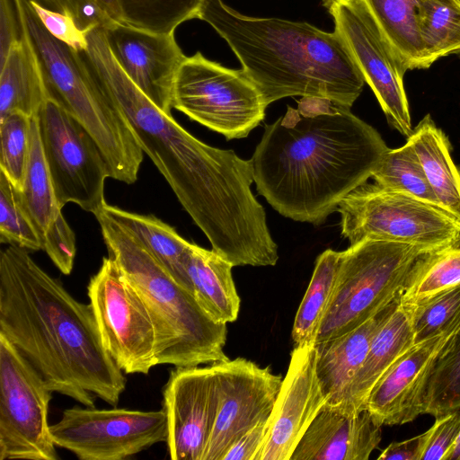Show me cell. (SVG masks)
Instances as JSON below:
<instances>
[{
    "mask_svg": "<svg viewBox=\"0 0 460 460\" xmlns=\"http://www.w3.org/2000/svg\"><path fill=\"white\" fill-rule=\"evenodd\" d=\"M388 149L350 107L302 97L265 126L251 158L253 181L281 216L319 226L371 178Z\"/></svg>",
    "mask_w": 460,
    "mask_h": 460,
    "instance_id": "obj_1",
    "label": "cell"
},
{
    "mask_svg": "<svg viewBox=\"0 0 460 460\" xmlns=\"http://www.w3.org/2000/svg\"><path fill=\"white\" fill-rule=\"evenodd\" d=\"M0 334L54 393L94 407H116L124 372L105 349L91 304L77 301L23 248L0 253Z\"/></svg>",
    "mask_w": 460,
    "mask_h": 460,
    "instance_id": "obj_2",
    "label": "cell"
},
{
    "mask_svg": "<svg viewBox=\"0 0 460 460\" xmlns=\"http://www.w3.org/2000/svg\"><path fill=\"white\" fill-rule=\"evenodd\" d=\"M199 19L228 43L265 105L289 96L321 97L351 107L365 84L346 42L307 22L243 15L204 0Z\"/></svg>",
    "mask_w": 460,
    "mask_h": 460,
    "instance_id": "obj_3",
    "label": "cell"
},
{
    "mask_svg": "<svg viewBox=\"0 0 460 460\" xmlns=\"http://www.w3.org/2000/svg\"><path fill=\"white\" fill-rule=\"evenodd\" d=\"M80 59L105 95L130 124L143 150L193 217L218 181L228 150L208 146L156 107L119 66L102 27L89 31Z\"/></svg>",
    "mask_w": 460,
    "mask_h": 460,
    "instance_id": "obj_4",
    "label": "cell"
},
{
    "mask_svg": "<svg viewBox=\"0 0 460 460\" xmlns=\"http://www.w3.org/2000/svg\"><path fill=\"white\" fill-rule=\"evenodd\" d=\"M108 256L145 303L155 331L157 365L198 367L229 359L226 323H218L129 234L101 209L94 214Z\"/></svg>",
    "mask_w": 460,
    "mask_h": 460,
    "instance_id": "obj_5",
    "label": "cell"
},
{
    "mask_svg": "<svg viewBox=\"0 0 460 460\" xmlns=\"http://www.w3.org/2000/svg\"><path fill=\"white\" fill-rule=\"evenodd\" d=\"M23 28L39 58L48 96L90 133L111 178L137 180L144 152L126 117L84 66L78 52L54 38L25 0H16Z\"/></svg>",
    "mask_w": 460,
    "mask_h": 460,
    "instance_id": "obj_6",
    "label": "cell"
},
{
    "mask_svg": "<svg viewBox=\"0 0 460 460\" xmlns=\"http://www.w3.org/2000/svg\"><path fill=\"white\" fill-rule=\"evenodd\" d=\"M429 252L414 244L372 238L341 252L333 293L314 344L357 328L390 305L416 261Z\"/></svg>",
    "mask_w": 460,
    "mask_h": 460,
    "instance_id": "obj_7",
    "label": "cell"
},
{
    "mask_svg": "<svg viewBox=\"0 0 460 460\" xmlns=\"http://www.w3.org/2000/svg\"><path fill=\"white\" fill-rule=\"evenodd\" d=\"M341 235L354 244L372 238L435 252L460 243V220L443 208L365 182L339 204Z\"/></svg>",
    "mask_w": 460,
    "mask_h": 460,
    "instance_id": "obj_8",
    "label": "cell"
},
{
    "mask_svg": "<svg viewBox=\"0 0 460 460\" xmlns=\"http://www.w3.org/2000/svg\"><path fill=\"white\" fill-rule=\"evenodd\" d=\"M172 106L227 140L246 137L263 120L267 107L242 69L226 68L200 52L181 63Z\"/></svg>",
    "mask_w": 460,
    "mask_h": 460,
    "instance_id": "obj_9",
    "label": "cell"
},
{
    "mask_svg": "<svg viewBox=\"0 0 460 460\" xmlns=\"http://www.w3.org/2000/svg\"><path fill=\"white\" fill-rule=\"evenodd\" d=\"M53 392L0 334V460H58L48 422Z\"/></svg>",
    "mask_w": 460,
    "mask_h": 460,
    "instance_id": "obj_10",
    "label": "cell"
},
{
    "mask_svg": "<svg viewBox=\"0 0 460 460\" xmlns=\"http://www.w3.org/2000/svg\"><path fill=\"white\" fill-rule=\"evenodd\" d=\"M42 150L58 201L69 202L93 215L106 203L107 163L90 133L53 100L39 114Z\"/></svg>",
    "mask_w": 460,
    "mask_h": 460,
    "instance_id": "obj_11",
    "label": "cell"
},
{
    "mask_svg": "<svg viewBox=\"0 0 460 460\" xmlns=\"http://www.w3.org/2000/svg\"><path fill=\"white\" fill-rule=\"evenodd\" d=\"M88 296L102 344L125 374H148L157 365L149 312L118 263L104 257L89 281Z\"/></svg>",
    "mask_w": 460,
    "mask_h": 460,
    "instance_id": "obj_12",
    "label": "cell"
},
{
    "mask_svg": "<svg viewBox=\"0 0 460 460\" xmlns=\"http://www.w3.org/2000/svg\"><path fill=\"white\" fill-rule=\"evenodd\" d=\"M56 446L81 460H122L168 438L167 416L158 411L73 407L50 425Z\"/></svg>",
    "mask_w": 460,
    "mask_h": 460,
    "instance_id": "obj_13",
    "label": "cell"
},
{
    "mask_svg": "<svg viewBox=\"0 0 460 460\" xmlns=\"http://www.w3.org/2000/svg\"><path fill=\"white\" fill-rule=\"evenodd\" d=\"M365 82L375 93L388 125L408 137L413 128L402 60L385 39L362 0H336L328 6Z\"/></svg>",
    "mask_w": 460,
    "mask_h": 460,
    "instance_id": "obj_14",
    "label": "cell"
},
{
    "mask_svg": "<svg viewBox=\"0 0 460 460\" xmlns=\"http://www.w3.org/2000/svg\"><path fill=\"white\" fill-rule=\"evenodd\" d=\"M210 367L217 383V410L202 460H223L245 432L269 420L283 379L269 367L243 358Z\"/></svg>",
    "mask_w": 460,
    "mask_h": 460,
    "instance_id": "obj_15",
    "label": "cell"
},
{
    "mask_svg": "<svg viewBox=\"0 0 460 460\" xmlns=\"http://www.w3.org/2000/svg\"><path fill=\"white\" fill-rule=\"evenodd\" d=\"M167 447L172 460H202L217 415V389L210 367H175L163 389Z\"/></svg>",
    "mask_w": 460,
    "mask_h": 460,
    "instance_id": "obj_16",
    "label": "cell"
},
{
    "mask_svg": "<svg viewBox=\"0 0 460 460\" xmlns=\"http://www.w3.org/2000/svg\"><path fill=\"white\" fill-rule=\"evenodd\" d=\"M316 374L314 343L294 347L258 460H290L297 444L326 404Z\"/></svg>",
    "mask_w": 460,
    "mask_h": 460,
    "instance_id": "obj_17",
    "label": "cell"
},
{
    "mask_svg": "<svg viewBox=\"0 0 460 460\" xmlns=\"http://www.w3.org/2000/svg\"><path fill=\"white\" fill-rule=\"evenodd\" d=\"M102 28L125 74L156 107L171 114L175 76L186 58L174 33H154L117 21Z\"/></svg>",
    "mask_w": 460,
    "mask_h": 460,
    "instance_id": "obj_18",
    "label": "cell"
},
{
    "mask_svg": "<svg viewBox=\"0 0 460 460\" xmlns=\"http://www.w3.org/2000/svg\"><path fill=\"white\" fill-rule=\"evenodd\" d=\"M460 328V321L413 344L381 377L365 409L380 426L402 425L423 414L427 385L442 350Z\"/></svg>",
    "mask_w": 460,
    "mask_h": 460,
    "instance_id": "obj_19",
    "label": "cell"
},
{
    "mask_svg": "<svg viewBox=\"0 0 460 460\" xmlns=\"http://www.w3.org/2000/svg\"><path fill=\"white\" fill-rule=\"evenodd\" d=\"M19 190L40 238L42 250L63 274H70L76 252L75 235L55 193L42 150L38 116L31 119L30 156L23 185Z\"/></svg>",
    "mask_w": 460,
    "mask_h": 460,
    "instance_id": "obj_20",
    "label": "cell"
},
{
    "mask_svg": "<svg viewBox=\"0 0 460 460\" xmlns=\"http://www.w3.org/2000/svg\"><path fill=\"white\" fill-rule=\"evenodd\" d=\"M382 439V426L367 409L341 413L320 411L297 444L290 460H367Z\"/></svg>",
    "mask_w": 460,
    "mask_h": 460,
    "instance_id": "obj_21",
    "label": "cell"
},
{
    "mask_svg": "<svg viewBox=\"0 0 460 460\" xmlns=\"http://www.w3.org/2000/svg\"><path fill=\"white\" fill-rule=\"evenodd\" d=\"M412 314L413 306L402 304L399 296L395 308L375 334L363 364L339 403L331 408L350 415L365 410L367 398L376 383L414 344Z\"/></svg>",
    "mask_w": 460,
    "mask_h": 460,
    "instance_id": "obj_22",
    "label": "cell"
},
{
    "mask_svg": "<svg viewBox=\"0 0 460 460\" xmlns=\"http://www.w3.org/2000/svg\"><path fill=\"white\" fill-rule=\"evenodd\" d=\"M399 296L400 294L390 305L357 328L314 344L316 374L327 400L326 405L334 407L339 403L363 364L375 334L398 304Z\"/></svg>",
    "mask_w": 460,
    "mask_h": 460,
    "instance_id": "obj_23",
    "label": "cell"
},
{
    "mask_svg": "<svg viewBox=\"0 0 460 460\" xmlns=\"http://www.w3.org/2000/svg\"><path fill=\"white\" fill-rule=\"evenodd\" d=\"M22 29L0 65V120L15 112L36 117L49 98L39 58Z\"/></svg>",
    "mask_w": 460,
    "mask_h": 460,
    "instance_id": "obj_24",
    "label": "cell"
},
{
    "mask_svg": "<svg viewBox=\"0 0 460 460\" xmlns=\"http://www.w3.org/2000/svg\"><path fill=\"white\" fill-rule=\"evenodd\" d=\"M441 208L460 220V167L452 157V145L433 120L425 115L407 137Z\"/></svg>",
    "mask_w": 460,
    "mask_h": 460,
    "instance_id": "obj_25",
    "label": "cell"
},
{
    "mask_svg": "<svg viewBox=\"0 0 460 460\" xmlns=\"http://www.w3.org/2000/svg\"><path fill=\"white\" fill-rule=\"evenodd\" d=\"M100 209L129 234L179 284L193 293L186 270L192 243L153 215L129 212L107 202Z\"/></svg>",
    "mask_w": 460,
    "mask_h": 460,
    "instance_id": "obj_26",
    "label": "cell"
},
{
    "mask_svg": "<svg viewBox=\"0 0 460 460\" xmlns=\"http://www.w3.org/2000/svg\"><path fill=\"white\" fill-rule=\"evenodd\" d=\"M233 264L213 250L191 243L186 270L192 292L201 306L218 323L234 322L240 297L232 275Z\"/></svg>",
    "mask_w": 460,
    "mask_h": 460,
    "instance_id": "obj_27",
    "label": "cell"
},
{
    "mask_svg": "<svg viewBox=\"0 0 460 460\" xmlns=\"http://www.w3.org/2000/svg\"><path fill=\"white\" fill-rule=\"evenodd\" d=\"M407 70L424 69L418 8L424 0H362Z\"/></svg>",
    "mask_w": 460,
    "mask_h": 460,
    "instance_id": "obj_28",
    "label": "cell"
},
{
    "mask_svg": "<svg viewBox=\"0 0 460 460\" xmlns=\"http://www.w3.org/2000/svg\"><path fill=\"white\" fill-rule=\"evenodd\" d=\"M341 252L327 249L316 259L314 270L296 311L291 338L294 347L314 343L330 304Z\"/></svg>",
    "mask_w": 460,
    "mask_h": 460,
    "instance_id": "obj_29",
    "label": "cell"
},
{
    "mask_svg": "<svg viewBox=\"0 0 460 460\" xmlns=\"http://www.w3.org/2000/svg\"><path fill=\"white\" fill-rule=\"evenodd\" d=\"M457 286H460V243L422 255L400 293V301L416 305Z\"/></svg>",
    "mask_w": 460,
    "mask_h": 460,
    "instance_id": "obj_30",
    "label": "cell"
},
{
    "mask_svg": "<svg viewBox=\"0 0 460 460\" xmlns=\"http://www.w3.org/2000/svg\"><path fill=\"white\" fill-rule=\"evenodd\" d=\"M423 68L460 52V5L455 0H424L418 8Z\"/></svg>",
    "mask_w": 460,
    "mask_h": 460,
    "instance_id": "obj_31",
    "label": "cell"
},
{
    "mask_svg": "<svg viewBox=\"0 0 460 460\" xmlns=\"http://www.w3.org/2000/svg\"><path fill=\"white\" fill-rule=\"evenodd\" d=\"M371 178L382 188L440 208L420 160L408 140L403 146L389 148L385 153Z\"/></svg>",
    "mask_w": 460,
    "mask_h": 460,
    "instance_id": "obj_32",
    "label": "cell"
},
{
    "mask_svg": "<svg viewBox=\"0 0 460 460\" xmlns=\"http://www.w3.org/2000/svg\"><path fill=\"white\" fill-rule=\"evenodd\" d=\"M120 22L160 34H172L182 22L199 18L204 0H116Z\"/></svg>",
    "mask_w": 460,
    "mask_h": 460,
    "instance_id": "obj_33",
    "label": "cell"
},
{
    "mask_svg": "<svg viewBox=\"0 0 460 460\" xmlns=\"http://www.w3.org/2000/svg\"><path fill=\"white\" fill-rule=\"evenodd\" d=\"M454 411H460V328L438 357L423 402V414L435 418Z\"/></svg>",
    "mask_w": 460,
    "mask_h": 460,
    "instance_id": "obj_34",
    "label": "cell"
},
{
    "mask_svg": "<svg viewBox=\"0 0 460 460\" xmlns=\"http://www.w3.org/2000/svg\"><path fill=\"white\" fill-rule=\"evenodd\" d=\"M0 241L28 251L42 250L40 238L22 204L19 189L1 170Z\"/></svg>",
    "mask_w": 460,
    "mask_h": 460,
    "instance_id": "obj_35",
    "label": "cell"
},
{
    "mask_svg": "<svg viewBox=\"0 0 460 460\" xmlns=\"http://www.w3.org/2000/svg\"><path fill=\"white\" fill-rule=\"evenodd\" d=\"M31 119L15 112L0 120V170L19 190L30 156Z\"/></svg>",
    "mask_w": 460,
    "mask_h": 460,
    "instance_id": "obj_36",
    "label": "cell"
},
{
    "mask_svg": "<svg viewBox=\"0 0 460 460\" xmlns=\"http://www.w3.org/2000/svg\"><path fill=\"white\" fill-rule=\"evenodd\" d=\"M413 306L414 344L441 333L460 321V286Z\"/></svg>",
    "mask_w": 460,
    "mask_h": 460,
    "instance_id": "obj_37",
    "label": "cell"
},
{
    "mask_svg": "<svg viewBox=\"0 0 460 460\" xmlns=\"http://www.w3.org/2000/svg\"><path fill=\"white\" fill-rule=\"evenodd\" d=\"M26 2L40 23L54 38L76 51L87 49L89 32L82 30L75 18Z\"/></svg>",
    "mask_w": 460,
    "mask_h": 460,
    "instance_id": "obj_38",
    "label": "cell"
},
{
    "mask_svg": "<svg viewBox=\"0 0 460 460\" xmlns=\"http://www.w3.org/2000/svg\"><path fill=\"white\" fill-rule=\"evenodd\" d=\"M49 11L72 16L87 32L103 27L111 20L94 0H26Z\"/></svg>",
    "mask_w": 460,
    "mask_h": 460,
    "instance_id": "obj_39",
    "label": "cell"
},
{
    "mask_svg": "<svg viewBox=\"0 0 460 460\" xmlns=\"http://www.w3.org/2000/svg\"><path fill=\"white\" fill-rule=\"evenodd\" d=\"M420 460H444L460 435V411L436 418L427 431Z\"/></svg>",
    "mask_w": 460,
    "mask_h": 460,
    "instance_id": "obj_40",
    "label": "cell"
},
{
    "mask_svg": "<svg viewBox=\"0 0 460 460\" xmlns=\"http://www.w3.org/2000/svg\"><path fill=\"white\" fill-rule=\"evenodd\" d=\"M23 34L16 0H0V65Z\"/></svg>",
    "mask_w": 460,
    "mask_h": 460,
    "instance_id": "obj_41",
    "label": "cell"
},
{
    "mask_svg": "<svg viewBox=\"0 0 460 460\" xmlns=\"http://www.w3.org/2000/svg\"><path fill=\"white\" fill-rule=\"evenodd\" d=\"M268 432V420L245 432L224 456L223 460H258Z\"/></svg>",
    "mask_w": 460,
    "mask_h": 460,
    "instance_id": "obj_42",
    "label": "cell"
},
{
    "mask_svg": "<svg viewBox=\"0 0 460 460\" xmlns=\"http://www.w3.org/2000/svg\"><path fill=\"white\" fill-rule=\"evenodd\" d=\"M427 432L411 438L388 445L378 456V460H420Z\"/></svg>",
    "mask_w": 460,
    "mask_h": 460,
    "instance_id": "obj_43",
    "label": "cell"
},
{
    "mask_svg": "<svg viewBox=\"0 0 460 460\" xmlns=\"http://www.w3.org/2000/svg\"><path fill=\"white\" fill-rule=\"evenodd\" d=\"M95 3L113 21L120 22V14L116 0H94Z\"/></svg>",
    "mask_w": 460,
    "mask_h": 460,
    "instance_id": "obj_44",
    "label": "cell"
},
{
    "mask_svg": "<svg viewBox=\"0 0 460 460\" xmlns=\"http://www.w3.org/2000/svg\"><path fill=\"white\" fill-rule=\"evenodd\" d=\"M444 460H460V435L454 447L445 456Z\"/></svg>",
    "mask_w": 460,
    "mask_h": 460,
    "instance_id": "obj_45",
    "label": "cell"
},
{
    "mask_svg": "<svg viewBox=\"0 0 460 460\" xmlns=\"http://www.w3.org/2000/svg\"><path fill=\"white\" fill-rule=\"evenodd\" d=\"M336 0H323V4L328 7L332 2H334Z\"/></svg>",
    "mask_w": 460,
    "mask_h": 460,
    "instance_id": "obj_46",
    "label": "cell"
},
{
    "mask_svg": "<svg viewBox=\"0 0 460 460\" xmlns=\"http://www.w3.org/2000/svg\"><path fill=\"white\" fill-rule=\"evenodd\" d=\"M460 5V0H455Z\"/></svg>",
    "mask_w": 460,
    "mask_h": 460,
    "instance_id": "obj_47",
    "label": "cell"
}]
</instances>
